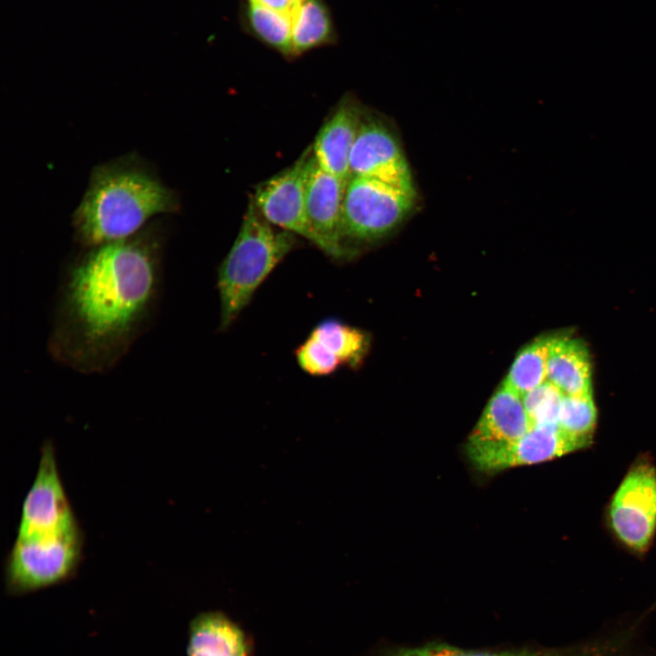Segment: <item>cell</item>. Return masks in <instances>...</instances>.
Returning a JSON list of instances; mask_svg holds the SVG:
<instances>
[{
	"label": "cell",
	"instance_id": "obj_1",
	"mask_svg": "<svg viewBox=\"0 0 656 656\" xmlns=\"http://www.w3.org/2000/svg\"><path fill=\"white\" fill-rule=\"evenodd\" d=\"M160 242L152 233L87 248L62 277L48 340L77 372H108L153 320L160 295Z\"/></svg>",
	"mask_w": 656,
	"mask_h": 656
},
{
	"label": "cell",
	"instance_id": "obj_2",
	"mask_svg": "<svg viewBox=\"0 0 656 656\" xmlns=\"http://www.w3.org/2000/svg\"><path fill=\"white\" fill-rule=\"evenodd\" d=\"M176 206L172 191L144 169L110 163L94 170L73 225L80 244L91 248L131 237L151 217Z\"/></svg>",
	"mask_w": 656,
	"mask_h": 656
},
{
	"label": "cell",
	"instance_id": "obj_3",
	"mask_svg": "<svg viewBox=\"0 0 656 656\" xmlns=\"http://www.w3.org/2000/svg\"><path fill=\"white\" fill-rule=\"evenodd\" d=\"M272 225L251 200L238 235L218 269L220 330L235 322L295 245L294 234Z\"/></svg>",
	"mask_w": 656,
	"mask_h": 656
},
{
	"label": "cell",
	"instance_id": "obj_4",
	"mask_svg": "<svg viewBox=\"0 0 656 656\" xmlns=\"http://www.w3.org/2000/svg\"><path fill=\"white\" fill-rule=\"evenodd\" d=\"M83 546L79 525L55 534L16 537L5 563L8 589L23 593L66 579L77 569Z\"/></svg>",
	"mask_w": 656,
	"mask_h": 656
},
{
	"label": "cell",
	"instance_id": "obj_5",
	"mask_svg": "<svg viewBox=\"0 0 656 656\" xmlns=\"http://www.w3.org/2000/svg\"><path fill=\"white\" fill-rule=\"evenodd\" d=\"M415 191L381 180L352 176L343 204V237L347 242H370L395 229L412 210ZM350 250V249H349Z\"/></svg>",
	"mask_w": 656,
	"mask_h": 656
},
{
	"label": "cell",
	"instance_id": "obj_6",
	"mask_svg": "<svg viewBox=\"0 0 656 656\" xmlns=\"http://www.w3.org/2000/svg\"><path fill=\"white\" fill-rule=\"evenodd\" d=\"M614 534L628 548L645 551L656 530V468L648 461L630 467L609 509Z\"/></svg>",
	"mask_w": 656,
	"mask_h": 656
},
{
	"label": "cell",
	"instance_id": "obj_7",
	"mask_svg": "<svg viewBox=\"0 0 656 656\" xmlns=\"http://www.w3.org/2000/svg\"><path fill=\"white\" fill-rule=\"evenodd\" d=\"M589 444L590 438L572 436L559 425H548L532 427L522 437L509 442H467L466 449L476 467L494 472L554 459Z\"/></svg>",
	"mask_w": 656,
	"mask_h": 656
},
{
	"label": "cell",
	"instance_id": "obj_8",
	"mask_svg": "<svg viewBox=\"0 0 656 656\" xmlns=\"http://www.w3.org/2000/svg\"><path fill=\"white\" fill-rule=\"evenodd\" d=\"M78 525L59 475L54 446L46 442L23 502L16 537L55 534Z\"/></svg>",
	"mask_w": 656,
	"mask_h": 656
},
{
	"label": "cell",
	"instance_id": "obj_9",
	"mask_svg": "<svg viewBox=\"0 0 656 656\" xmlns=\"http://www.w3.org/2000/svg\"><path fill=\"white\" fill-rule=\"evenodd\" d=\"M312 147L290 168L261 183L253 202L272 225L300 235L316 245L306 211V177Z\"/></svg>",
	"mask_w": 656,
	"mask_h": 656
},
{
	"label": "cell",
	"instance_id": "obj_10",
	"mask_svg": "<svg viewBox=\"0 0 656 656\" xmlns=\"http://www.w3.org/2000/svg\"><path fill=\"white\" fill-rule=\"evenodd\" d=\"M347 181L323 169L311 153L306 177V211L316 246L340 260L353 253L343 237V204Z\"/></svg>",
	"mask_w": 656,
	"mask_h": 656
},
{
	"label": "cell",
	"instance_id": "obj_11",
	"mask_svg": "<svg viewBox=\"0 0 656 656\" xmlns=\"http://www.w3.org/2000/svg\"><path fill=\"white\" fill-rule=\"evenodd\" d=\"M350 174L415 191L409 166L392 132L363 117L350 157Z\"/></svg>",
	"mask_w": 656,
	"mask_h": 656
},
{
	"label": "cell",
	"instance_id": "obj_12",
	"mask_svg": "<svg viewBox=\"0 0 656 656\" xmlns=\"http://www.w3.org/2000/svg\"><path fill=\"white\" fill-rule=\"evenodd\" d=\"M631 637L619 631L589 642L560 648L521 647L512 649H465L444 641L421 646H391L374 656H629Z\"/></svg>",
	"mask_w": 656,
	"mask_h": 656
},
{
	"label": "cell",
	"instance_id": "obj_13",
	"mask_svg": "<svg viewBox=\"0 0 656 656\" xmlns=\"http://www.w3.org/2000/svg\"><path fill=\"white\" fill-rule=\"evenodd\" d=\"M363 114L357 104L344 98L318 132L312 153L328 172L348 181L350 157Z\"/></svg>",
	"mask_w": 656,
	"mask_h": 656
},
{
	"label": "cell",
	"instance_id": "obj_14",
	"mask_svg": "<svg viewBox=\"0 0 656 656\" xmlns=\"http://www.w3.org/2000/svg\"><path fill=\"white\" fill-rule=\"evenodd\" d=\"M530 429L522 395L503 382L485 407L468 443L509 442Z\"/></svg>",
	"mask_w": 656,
	"mask_h": 656
},
{
	"label": "cell",
	"instance_id": "obj_15",
	"mask_svg": "<svg viewBox=\"0 0 656 656\" xmlns=\"http://www.w3.org/2000/svg\"><path fill=\"white\" fill-rule=\"evenodd\" d=\"M242 629L221 612L199 615L190 624L189 656H250Z\"/></svg>",
	"mask_w": 656,
	"mask_h": 656
},
{
	"label": "cell",
	"instance_id": "obj_16",
	"mask_svg": "<svg viewBox=\"0 0 656 656\" xmlns=\"http://www.w3.org/2000/svg\"><path fill=\"white\" fill-rule=\"evenodd\" d=\"M547 380L564 395H591L589 354L581 341L554 337L548 353Z\"/></svg>",
	"mask_w": 656,
	"mask_h": 656
},
{
	"label": "cell",
	"instance_id": "obj_17",
	"mask_svg": "<svg viewBox=\"0 0 656 656\" xmlns=\"http://www.w3.org/2000/svg\"><path fill=\"white\" fill-rule=\"evenodd\" d=\"M310 335L334 354L342 365L351 369L363 364L369 350V338L364 331L336 318L322 320Z\"/></svg>",
	"mask_w": 656,
	"mask_h": 656
},
{
	"label": "cell",
	"instance_id": "obj_18",
	"mask_svg": "<svg viewBox=\"0 0 656 656\" xmlns=\"http://www.w3.org/2000/svg\"><path fill=\"white\" fill-rule=\"evenodd\" d=\"M553 339L554 336L540 337L523 348L504 382L521 395L546 382L548 353Z\"/></svg>",
	"mask_w": 656,
	"mask_h": 656
},
{
	"label": "cell",
	"instance_id": "obj_19",
	"mask_svg": "<svg viewBox=\"0 0 656 656\" xmlns=\"http://www.w3.org/2000/svg\"><path fill=\"white\" fill-rule=\"evenodd\" d=\"M292 53L323 43L331 31L326 10L318 0H300L292 13Z\"/></svg>",
	"mask_w": 656,
	"mask_h": 656
},
{
	"label": "cell",
	"instance_id": "obj_20",
	"mask_svg": "<svg viewBox=\"0 0 656 656\" xmlns=\"http://www.w3.org/2000/svg\"><path fill=\"white\" fill-rule=\"evenodd\" d=\"M249 19L266 43L285 54L292 53V15L251 3Z\"/></svg>",
	"mask_w": 656,
	"mask_h": 656
},
{
	"label": "cell",
	"instance_id": "obj_21",
	"mask_svg": "<svg viewBox=\"0 0 656 656\" xmlns=\"http://www.w3.org/2000/svg\"><path fill=\"white\" fill-rule=\"evenodd\" d=\"M564 395L548 380L522 395L531 428L558 425Z\"/></svg>",
	"mask_w": 656,
	"mask_h": 656
},
{
	"label": "cell",
	"instance_id": "obj_22",
	"mask_svg": "<svg viewBox=\"0 0 656 656\" xmlns=\"http://www.w3.org/2000/svg\"><path fill=\"white\" fill-rule=\"evenodd\" d=\"M596 420L591 395L563 396L558 423L562 430L578 437L590 438Z\"/></svg>",
	"mask_w": 656,
	"mask_h": 656
},
{
	"label": "cell",
	"instance_id": "obj_23",
	"mask_svg": "<svg viewBox=\"0 0 656 656\" xmlns=\"http://www.w3.org/2000/svg\"><path fill=\"white\" fill-rule=\"evenodd\" d=\"M299 367L312 376H326L336 372L340 360L319 340L310 335L295 349Z\"/></svg>",
	"mask_w": 656,
	"mask_h": 656
},
{
	"label": "cell",
	"instance_id": "obj_24",
	"mask_svg": "<svg viewBox=\"0 0 656 656\" xmlns=\"http://www.w3.org/2000/svg\"><path fill=\"white\" fill-rule=\"evenodd\" d=\"M251 3L275 10L277 12L290 14L300 2V0H250Z\"/></svg>",
	"mask_w": 656,
	"mask_h": 656
}]
</instances>
